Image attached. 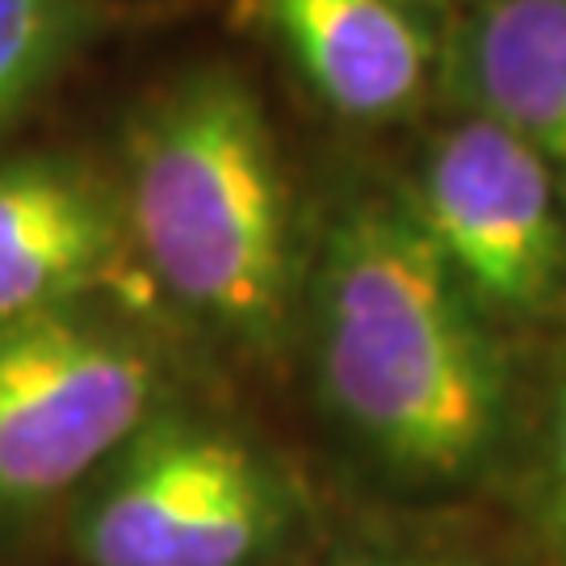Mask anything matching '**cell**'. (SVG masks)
<instances>
[{
	"mask_svg": "<svg viewBox=\"0 0 566 566\" xmlns=\"http://www.w3.org/2000/svg\"><path fill=\"white\" fill-rule=\"evenodd\" d=\"M315 357L332 411L390 470L465 479L504 420V365L416 219L353 206L315 269Z\"/></svg>",
	"mask_w": 566,
	"mask_h": 566,
	"instance_id": "1",
	"label": "cell"
},
{
	"mask_svg": "<svg viewBox=\"0 0 566 566\" xmlns=\"http://www.w3.org/2000/svg\"><path fill=\"white\" fill-rule=\"evenodd\" d=\"M126 214L151 273L252 344L282 336L294 294L290 189L256 93L198 72L130 130Z\"/></svg>",
	"mask_w": 566,
	"mask_h": 566,
	"instance_id": "2",
	"label": "cell"
},
{
	"mask_svg": "<svg viewBox=\"0 0 566 566\" xmlns=\"http://www.w3.org/2000/svg\"><path fill=\"white\" fill-rule=\"evenodd\" d=\"M282 525V483L256 449L214 424L151 416L109 458L76 546L88 566H248Z\"/></svg>",
	"mask_w": 566,
	"mask_h": 566,
	"instance_id": "3",
	"label": "cell"
},
{
	"mask_svg": "<svg viewBox=\"0 0 566 566\" xmlns=\"http://www.w3.org/2000/svg\"><path fill=\"white\" fill-rule=\"evenodd\" d=\"M156 369L135 344L63 311L0 324V504H42L147 420Z\"/></svg>",
	"mask_w": 566,
	"mask_h": 566,
	"instance_id": "4",
	"label": "cell"
},
{
	"mask_svg": "<svg viewBox=\"0 0 566 566\" xmlns=\"http://www.w3.org/2000/svg\"><path fill=\"white\" fill-rule=\"evenodd\" d=\"M407 214L479 306L533 315L558 298L563 181L500 122L465 114L428 143Z\"/></svg>",
	"mask_w": 566,
	"mask_h": 566,
	"instance_id": "5",
	"label": "cell"
},
{
	"mask_svg": "<svg viewBox=\"0 0 566 566\" xmlns=\"http://www.w3.org/2000/svg\"><path fill=\"white\" fill-rule=\"evenodd\" d=\"M315 97L353 122H386L424 97L437 42L416 0H256Z\"/></svg>",
	"mask_w": 566,
	"mask_h": 566,
	"instance_id": "6",
	"label": "cell"
},
{
	"mask_svg": "<svg viewBox=\"0 0 566 566\" xmlns=\"http://www.w3.org/2000/svg\"><path fill=\"white\" fill-rule=\"evenodd\" d=\"M118 256L102 189L55 160L0 168V324L63 311Z\"/></svg>",
	"mask_w": 566,
	"mask_h": 566,
	"instance_id": "7",
	"label": "cell"
},
{
	"mask_svg": "<svg viewBox=\"0 0 566 566\" xmlns=\"http://www.w3.org/2000/svg\"><path fill=\"white\" fill-rule=\"evenodd\" d=\"M453 76L470 114L528 143L566 189V0H479Z\"/></svg>",
	"mask_w": 566,
	"mask_h": 566,
	"instance_id": "8",
	"label": "cell"
},
{
	"mask_svg": "<svg viewBox=\"0 0 566 566\" xmlns=\"http://www.w3.org/2000/svg\"><path fill=\"white\" fill-rule=\"evenodd\" d=\"M67 30V0H0V126L46 81Z\"/></svg>",
	"mask_w": 566,
	"mask_h": 566,
	"instance_id": "9",
	"label": "cell"
},
{
	"mask_svg": "<svg viewBox=\"0 0 566 566\" xmlns=\"http://www.w3.org/2000/svg\"><path fill=\"white\" fill-rule=\"evenodd\" d=\"M549 500H554V521L566 537V390L558 416H554V446H549Z\"/></svg>",
	"mask_w": 566,
	"mask_h": 566,
	"instance_id": "10",
	"label": "cell"
}]
</instances>
